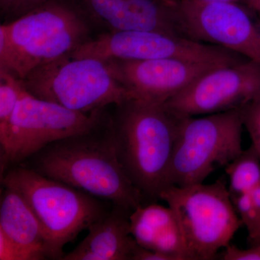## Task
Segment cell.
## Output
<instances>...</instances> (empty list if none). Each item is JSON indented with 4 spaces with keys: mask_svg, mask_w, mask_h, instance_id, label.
<instances>
[{
    "mask_svg": "<svg viewBox=\"0 0 260 260\" xmlns=\"http://www.w3.org/2000/svg\"><path fill=\"white\" fill-rule=\"evenodd\" d=\"M258 13H259V25H258V27H259V30H260V11L258 12Z\"/></svg>",
    "mask_w": 260,
    "mask_h": 260,
    "instance_id": "f546056e",
    "label": "cell"
},
{
    "mask_svg": "<svg viewBox=\"0 0 260 260\" xmlns=\"http://www.w3.org/2000/svg\"><path fill=\"white\" fill-rule=\"evenodd\" d=\"M201 45L188 38L147 30L106 32L90 38L71 53L74 57L92 58L102 61H141L176 59L198 61Z\"/></svg>",
    "mask_w": 260,
    "mask_h": 260,
    "instance_id": "8fae6325",
    "label": "cell"
},
{
    "mask_svg": "<svg viewBox=\"0 0 260 260\" xmlns=\"http://www.w3.org/2000/svg\"><path fill=\"white\" fill-rule=\"evenodd\" d=\"M244 124L240 109L203 116L179 117L169 171V184L204 182L242 153Z\"/></svg>",
    "mask_w": 260,
    "mask_h": 260,
    "instance_id": "8992f818",
    "label": "cell"
},
{
    "mask_svg": "<svg viewBox=\"0 0 260 260\" xmlns=\"http://www.w3.org/2000/svg\"><path fill=\"white\" fill-rule=\"evenodd\" d=\"M3 186L18 191L42 225L47 257L62 259L64 246L107 213L97 198L25 166L1 176Z\"/></svg>",
    "mask_w": 260,
    "mask_h": 260,
    "instance_id": "277c9868",
    "label": "cell"
},
{
    "mask_svg": "<svg viewBox=\"0 0 260 260\" xmlns=\"http://www.w3.org/2000/svg\"><path fill=\"white\" fill-rule=\"evenodd\" d=\"M21 80L34 96L85 114L130 99L104 61L70 54L37 67Z\"/></svg>",
    "mask_w": 260,
    "mask_h": 260,
    "instance_id": "5b68a950",
    "label": "cell"
},
{
    "mask_svg": "<svg viewBox=\"0 0 260 260\" xmlns=\"http://www.w3.org/2000/svg\"><path fill=\"white\" fill-rule=\"evenodd\" d=\"M105 121L104 110H70L24 89L9 122L0 130L1 176L10 166L25 162L51 143L88 133Z\"/></svg>",
    "mask_w": 260,
    "mask_h": 260,
    "instance_id": "52a82bcc",
    "label": "cell"
},
{
    "mask_svg": "<svg viewBox=\"0 0 260 260\" xmlns=\"http://www.w3.org/2000/svg\"><path fill=\"white\" fill-rule=\"evenodd\" d=\"M194 1L203 2V3H239L241 2H244V0H194Z\"/></svg>",
    "mask_w": 260,
    "mask_h": 260,
    "instance_id": "f1b7e54d",
    "label": "cell"
},
{
    "mask_svg": "<svg viewBox=\"0 0 260 260\" xmlns=\"http://www.w3.org/2000/svg\"><path fill=\"white\" fill-rule=\"evenodd\" d=\"M91 23L75 0H49L0 26V70L22 80L71 54L90 39Z\"/></svg>",
    "mask_w": 260,
    "mask_h": 260,
    "instance_id": "3957f363",
    "label": "cell"
},
{
    "mask_svg": "<svg viewBox=\"0 0 260 260\" xmlns=\"http://www.w3.org/2000/svg\"><path fill=\"white\" fill-rule=\"evenodd\" d=\"M221 254L223 260H260V242L253 244L248 249H239L229 244L224 248Z\"/></svg>",
    "mask_w": 260,
    "mask_h": 260,
    "instance_id": "44dd1931",
    "label": "cell"
},
{
    "mask_svg": "<svg viewBox=\"0 0 260 260\" xmlns=\"http://www.w3.org/2000/svg\"><path fill=\"white\" fill-rule=\"evenodd\" d=\"M174 7L183 37L223 47L260 64V30L240 5L174 0Z\"/></svg>",
    "mask_w": 260,
    "mask_h": 260,
    "instance_id": "9c48e42d",
    "label": "cell"
},
{
    "mask_svg": "<svg viewBox=\"0 0 260 260\" xmlns=\"http://www.w3.org/2000/svg\"><path fill=\"white\" fill-rule=\"evenodd\" d=\"M225 169L230 181L231 197L250 192L260 184V159L251 145Z\"/></svg>",
    "mask_w": 260,
    "mask_h": 260,
    "instance_id": "e0dca14e",
    "label": "cell"
},
{
    "mask_svg": "<svg viewBox=\"0 0 260 260\" xmlns=\"http://www.w3.org/2000/svg\"><path fill=\"white\" fill-rule=\"evenodd\" d=\"M47 1L49 0H17L14 8L8 18H7V22L11 21V20L21 16Z\"/></svg>",
    "mask_w": 260,
    "mask_h": 260,
    "instance_id": "603a6c76",
    "label": "cell"
},
{
    "mask_svg": "<svg viewBox=\"0 0 260 260\" xmlns=\"http://www.w3.org/2000/svg\"><path fill=\"white\" fill-rule=\"evenodd\" d=\"M249 193H250L251 199H252L254 206H255L260 216V184L256 186Z\"/></svg>",
    "mask_w": 260,
    "mask_h": 260,
    "instance_id": "484cf974",
    "label": "cell"
},
{
    "mask_svg": "<svg viewBox=\"0 0 260 260\" xmlns=\"http://www.w3.org/2000/svg\"><path fill=\"white\" fill-rule=\"evenodd\" d=\"M131 212L113 206L88 229L87 237L61 260H132L138 244L130 232Z\"/></svg>",
    "mask_w": 260,
    "mask_h": 260,
    "instance_id": "5bb4252c",
    "label": "cell"
},
{
    "mask_svg": "<svg viewBox=\"0 0 260 260\" xmlns=\"http://www.w3.org/2000/svg\"><path fill=\"white\" fill-rule=\"evenodd\" d=\"M130 99L165 104L200 76L225 64L176 59L104 61Z\"/></svg>",
    "mask_w": 260,
    "mask_h": 260,
    "instance_id": "7c38bea8",
    "label": "cell"
},
{
    "mask_svg": "<svg viewBox=\"0 0 260 260\" xmlns=\"http://www.w3.org/2000/svg\"><path fill=\"white\" fill-rule=\"evenodd\" d=\"M238 215L247 229L248 236L253 234L260 223L259 214L254 206L250 193L231 197Z\"/></svg>",
    "mask_w": 260,
    "mask_h": 260,
    "instance_id": "ffe728a7",
    "label": "cell"
},
{
    "mask_svg": "<svg viewBox=\"0 0 260 260\" xmlns=\"http://www.w3.org/2000/svg\"><path fill=\"white\" fill-rule=\"evenodd\" d=\"M115 107L107 126L121 167L145 199L159 200L170 186L179 117L164 104L136 99Z\"/></svg>",
    "mask_w": 260,
    "mask_h": 260,
    "instance_id": "7a4b0ae2",
    "label": "cell"
},
{
    "mask_svg": "<svg viewBox=\"0 0 260 260\" xmlns=\"http://www.w3.org/2000/svg\"><path fill=\"white\" fill-rule=\"evenodd\" d=\"M27 160L25 167L39 174L131 213L145 200L121 167L107 120L88 133L51 143Z\"/></svg>",
    "mask_w": 260,
    "mask_h": 260,
    "instance_id": "6da1fadb",
    "label": "cell"
},
{
    "mask_svg": "<svg viewBox=\"0 0 260 260\" xmlns=\"http://www.w3.org/2000/svg\"><path fill=\"white\" fill-rule=\"evenodd\" d=\"M0 260H34L31 255L0 233Z\"/></svg>",
    "mask_w": 260,
    "mask_h": 260,
    "instance_id": "7402d4cb",
    "label": "cell"
},
{
    "mask_svg": "<svg viewBox=\"0 0 260 260\" xmlns=\"http://www.w3.org/2000/svg\"><path fill=\"white\" fill-rule=\"evenodd\" d=\"M75 2L91 25H100L108 32L147 30L181 36L174 0Z\"/></svg>",
    "mask_w": 260,
    "mask_h": 260,
    "instance_id": "4fadbf2b",
    "label": "cell"
},
{
    "mask_svg": "<svg viewBox=\"0 0 260 260\" xmlns=\"http://www.w3.org/2000/svg\"><path fill=\"white\" fill-rule=\"evenodd\" d=\"M244 2L256 12L260 11V0H244Z\"/></svg>",
    "mask_w": 260,
    "mask_h": 260,
    "instance_id": "83f0119b",
    "label": "cell"
},
{
    "mask_svg": "<svg viewBox=\"0 0 260 260\" xmlns=\"http://www.w3.org/2000/svg\"><path fill=\"white\" fill-rule=\"evenodd\" d=\"M248 239L252 244L260 242V224L255 232L251 235L248 236Z\"/></svg>",
    "mask_w": 260,
    "mask_h": 260,
    "instance_id": "4316f807",
    "label": "cell"
},
{
    "mask_svg": "<svg viewBox=\"0 0 260 260\" xmlns=\"http://www.w3.org/2000/svg\"><path fill=\"white\" fill-rule=\"evenodd\" d=\"M130 232L138 245L177 257L192 260L174 210L155 202L142 205L129 215Z\"/></svg>",
    "mask_w": 260,
    "mask_h": 260,
    "instance_id": "9a60e30c",
    "label": "cell"
},
{
    "mask_svg": "<svg viewBox=\"0 0 260 260\" xmlns=\"http://www.w3.org/2000/svg\"><path fill=\"white\" fill-rule=\"evenodd\" d=\"M24 89L21 80L0 70V130L9 122Z\"/></svg>",
    "mask_w": 260,
    "mask_h": 260,
    "instance_id": "ac0fdd59",
    "label": "cell"
},
{
    "mask_svg": "<svg viewBox=\"0 0 260 260\" xmlns=\"http://www.w3.org/2000/svg\"><path fill=\"white\" fill-rule=\"evenodd\" d=\"M0 233L32 259L48 258L45 237L37 216L20 193L5 186L0 203Z\"/></svg>",
    "mask_w": 260,
    "mask_h": 260,
    "instance_id": "2e32d148",
    "label": "cell"
},
{
    "mask_svg": "<svg viewBox=\"0 0 260 260\" xmlns=\"http://www.w3.org/2000/svg\"><path fill=\"white\" fill-rule=\"evenodd\" d=\"M260 95V64L246 59L214 68L164 104L179 117L240 109Z\"/></svg>",
    "mask_w": 260,
    "mask_h": 260,
    "instance_id": "30bf717a",
    "label": "cell"
},
{
    "mask_svg": "<svg viewBox=\"0 0 260 260\" xmlns=\"http://www.w3.org/2000/svg\"><path fill=\"white\" fill-rule=\"evenodd\" d=\"M177 215L192 260H210L243 224L225 181L185 186L170 185L160 192Z\"/></svg>",
    "mask_w": 260,
    "mask_h": 260,
    "instance_id": "ba28073f",
    "label": "cell"
},
{
    "mask_svg": "<svg viewBox=\"0 0 260 260\" xmlns=\"http://www.w3.org/2000/svg\"><path fill=\"white\" fill-rule=\"evenodd\" d=\"M132 260H177V257L160 251L150 250L139 245L133 253Z\"/></svg>",
    "mask_w": 260,
    "mask_h": 260,
    "instance_id": "cb8c5ba5",
    "label": "cell"
},
{
    "mask_svg": "<svg viewBox=\"0 0 260 260\" xmlns=\"http://www.w3.org/2000/svg\"><path fill=\"white\" fill-rule=\"evenodd\" d=\"M17 0H0V10H1V14L8 18L10 13L14 8L15 3Z\"/></svg>",
    "mask_w": 260,
    "mask_h": 260,
    "instance_id": "d4e9b609",
    "label": "cell"
},
{
    "mask_svg": "<svg viewBox=\"0 0 260 260\" xmlns=\"http://www.w3.org/2000/svg\"><path fill=\"white\" fill-rule=\"evenodd\" d=\"M244 127L260 159V95L240 109Z\"/></svg>",
    "mask_w": 260,
    "mask_h": 260,
    "instance_id": "d6986e66",
    "label": "cell"
}]
</instances>
